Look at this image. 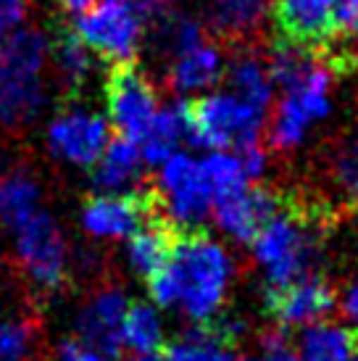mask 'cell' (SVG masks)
Here are the masks:
<instances>
[{
	"instance_id": "21",
	"label": "cell",
	"mask_w": 358,
	"mask_h": 361,
	"mask_svg": "<svg viewBox=\"0 0 358 361\" xmlns=\"http://www.w3.org/2000/svg\"><path fill=\"white\" fill-rule=\"evenodd\" d=\"M121 341L124 351L132 353H161L163 343V327H161L159 311L145 301L127 303L124 319H121Z\"/></svg>"
},
{
	"instance_id": "29",
	"label": "cell",
	"mask_w": 358,
	"mask_h": 361,
	"mask_svg": "<svg viewBox=\"0 0 358 361\" xmlns=\"http://www.w3.org/2000/svg\"><path fill=\"white\" fill-rule=\"evenodd\" d=\"M37 361H95V356L77 338H63L56 345H45Z\"/></svg>"
},
{
	"instance_id": "13",
	"label": "cell",
	"mask_w": 358,
	"mask_h": 361,
	"mask_svg": "<svg viewBox=\"0 0 358 361\" xmlns=\"http://www.w3.org/2000/svg\"><path fill=\"white\" fill-rule=\"evenodd\" d=\"M338 290L327 277L306 274L285 285H266L264 311L277 327H295L324 319L335 309Z\"/></svg>"
},
{
	"instance_id": "35",
	"label": "cell",
	"mask_w": 358,
	"mask_h": 361,
	"mask_svg": "<svg viewBox=\"0 0 358 361\" xmlns=\"http://www.w3.org/2000/svg\"><path fill=\"white\" fill-rule=\"evenodd\" d=\"M135 361H166L163 356H159V353H140Z\"/></svg>"
},
{
	"instance_id": "2",
	"label": "cell",
	"mask_w": 358,
	"mask_h": 361,
	"mask_svg": "<svg viewBox=\"0 0 358 361\" xmlns=\"http://www.w3.org/2000/svg\"><path fill=\"white\" fill-rule=\"evenodd\" d=\"M335 224V209L327 203L279 195V206L253 235L256 261L266 269L268 285H285L314 274L321 245Z\"/></svg>"
},
{
	"instance_id": "25",
	"label": "cell",
	"mask_w": 358,
	"mask_h": 361,
	"mask_svg": "<svg viewBox=\"0 0 358 361\" xmlns=\"http://www.w3.org/2000/svg\"><path fill=\"white\" fill-rule=\"evenodd\" d=\"M221 59L219 51L211 45H195L190 51L179 53L177 63L171 69V85L177 90H200L219 80Z\"/></svg>"
},
{
	"instance_id": "20",
	"label": "cell",
	"mask_w": 358,
	"mask_h": 361,
	"mask_svg": "<svg viewBox=\"0 0 358 361\" xmlns=\"http://www.w3.org/2000/svg\"><path fill=\"white\" fill-rule=\"evenodd\" d=\"M268 0H211V32L221 40H250L261 32Z\"/></svg>"
},
{
	"instance_id": "3",
	"label": "cell",
	"mask_w": 358,
	"mask_h": 361,
	"mask_svg": "<svg viewBox=\"0 0 358 361\" xmlns=\"http://www.w3.org/2000/svg\"><path fill=\"white\" fill-rule=\"evenodd\" d=\"M13 232L11 271L24 285V298L42 309V303L63 293L71 282L66 232L48 211H35Z\"/></svg>"
},
{
	"instance_id": "34",
	"label": "cell",
	"mask_w": 358,
	"mask_h": 361,
	"mask_svg": "<svg viewBox=\"0 0 358 361\" xmlns=\"http://www.w3.org/2000/svg\"><path fill=\"white\" fill-rule=\"evenodd\" d=\"M56 3H58L66 13H82V11H87L95 0H56Z\"/></svg>"
},
{
	"instance_id": "28",
	"label": "cell",
	"mask_w": 358,
	"mask_h": 361,
	"mask_svg": "<svg viewBox=\"0 0 358 361\" xmlns=\"http://www.w3.org/2000/svg\"><path fill=\"white\" fill-rule=\"evenodd\" d=\"M200 169L206 174V182L211 188V201L229 195V192L240 190L248 185V174L242 169L237 156H229V153H214L209 159L200 161Z\"/></svg>"
},
{
	"instance_id": "10",
	"label": "cell",
	"mask_w": 358,
	"mask_h": 361,
	"mask_svg": "<svg viewBox=\"0 0 358 361\" xmlns=\"http://www.w3.org/2000/svg\"><path fill=\"white\" fill-rule=\"evenodd\" d=\"M329 66L319 61L316 66L298 82L285 90V98L279 101L271 130H268V145L274 151H290L295 148L309 130L311 121L324 116L329 111Z\"/></svg>"
},
{
	"instance_id": "27",
	"label": "cell",
	"mask_w": 358,
	"mask_h": 361,
	"mask_svg": "<svg viewBox=\"0 0 358 361\" xmlns=\"http://www.w3.org/2000/svg\"><path fill=\"white\" fill-rule=\"evenodd\" d=\"M53 59H56L61 80L66 82L69 87H80V85H85V80L90 77V71H92V56H90V48L74 35V32L61 35L58 42H56V51H53Z\"/></svg>"
},
{
	"instance_id": "4",
	"label": "cell",
	"mask_w": 358,
	"mask_h": 361,
	"mask_svg": "<svg viewBox=\"0 0 358 361\" xmlns=\"http://www.w3.org/2000/svg\"><path fill=\"white\" fill-rule=\"evenodd\" d=\"M48 40L35 30L0 35V127H24L42 106Z\"/></svg>"
},
{
	"instance_id": "32",
	"label": "cell",
	"mask_w": 358,
	"mask_h": 361,
	"mask_svg": "<svg viewBox=\"0 0 358 361\" xmlns=\"http://www.w3.org/2000/svg\"><path fill=\"white\" fill-rule=\"evenodd\" d=\"M342 314L348 317L350 322H356L358 324V282H353L348 290L342 293Z\"/></svg>"
},
{
	"instance_id": "14",
	"label": "cell",
	"mask_w": 358,
	"mask_h": 361,
	"mask_svg": "<svg viewBox=\"0 0 358 361\" xmlns=\"http://www.w3.org/2000/svg\"><path fill=\"white\" fill-rule=\"evenodd\" d=\"M48 145L58 159L77 166H92L109 145V124L87 111H63L50 124Z\"/></svg>"
},
{
	"instance_id": "17",
	"label": "cell",
	"mask_w": 358,
	"mask_h": 361,
	"mask_svg": "<svg viewBox=\"0 0 358 361\" xmlns=\"http://www.w3.org/2000/svg\"><path fill=\"white\" fill-rule=\"evenodd\" d=\"M45 345L40 306L24 301L19 314L0 317V361H37Z\"/></svg>"
},
{
	"instance_id": "19",
	"label": "cell",
	"mask_w": 358,
	"mask_h": 361,
	"mask_svg": "<svg viewBox=\"0 0 358 361\" xmlns=\"http://www.w3.org/2000/svg\"><path fill=\"white\" fill-rule=\"evenodd\" d=\"M40 180L30 166H13L0 177V230H16L37 211Z\"/></svg>"
},
{
	"instance_id": "33",
	"label": "cell",
	"mask_w": 358,
	"mask_h": 361,
	"mask_svg": "<svg viewBox=\"0 0 358 361\" xmlns=\"http://www.w3.org/2000/svg\"><path fill=\"white\" fill-rule=\"evenodd\" d=\"M259 361H300L295 353H290L288 345H271V348H264V356Z\"/></svg>"
},
{
	"instance_id": "7",
	"label": "cell",
	"mask_w": 358,
	"mask_h": 361,
	"mask_svg": "<svg viewBox=\"0 0 358 361\" xmlns=\"http://www.w3.org/2000/svg\"><path fill=\"white\" fill-rule=\"evenodd\" d=\"M71 32L90 51L109 59L111 63L130 61L137 51L142 16L135 0H95L87 11H82Z\"/></svg>"
},
{
	"instance_id": "15",
	"label": "cell",
	"mask_w": 358,
	"mask_h": 361,
	"mask_svg": "<svg viewBox=\"0 0 358 361\" xmlns=\"http://www.w3.org/2000/svg\"><path fill=\"white\" fill-rule=\"evenodd\" d=\"M279 195L271 188H240V190L214 198L211 209L214 216L219 221V227L229 232L232 238H237L242 243H250L253 235L261 230V224L274 214L279 206Z\"/></svg>"
},
{
	"instance_id": "1",
	"label": "cell",
	"mask_w": 358,
	"mask_h": 361,
	"mask_svg": "<svg viewBox=\"0 0 358 361\" xmlns=\"http://www.w3.org/2000/svg\"><path fill=\"white\" fill-rule=\"evenodd\" d=\"M232 280V261L216 240L200 230H182L171 256L148 280L150 298L169 309L177 306L187 319L216 317Z\"/></svg>"
},
{
	"instance_id": "8",
	"label": "cell",
	"mask_w": 358,
	"mask_h": 361,
	"mask_svg": "<svg viewBox=\"0 0 358 361\" xmlns=\"http://www.w3.org/2000/svg\"><path fill=\"white\" fill-rule=\"evenodd\" d=\"M127 311V298L109 274L103 280L87 285V295L77 314V341L87 348L95 361H121V319Z\"/></svg>"
},
{
	"instance_id": "31",
	"label": "cell",
	"mask_w": 358,
	"mask_h": 361,
	"mask_svg": "<svg viewBox=\"0 0 358 361\" xmlns=\"http://www.w3.org/2000/svg\"><path fill=\"white\" fill-rule=\"evenodd\" d=\"M335 11H338L340 30L358 21V0H335Z\"/></svg>"
},
{
	"instance_id": "24",
	"label": "cell",
	"mask_w": 358,
	"mask_h": 361,
	"mask_svg": "<svg viewBox=\"0 0 358 361\" xmlns=\"http://www.w3.org/2000/svg\"><path fill=\"white\" fill-rule=\"evenodd\" d=\"M324 174L340 198V209H358V137L338 142L329 151Z\"/></svg>"
},
{
	"instance_id": "26",
	"label": "cell",
	"mask_w": 358,
	"mask_h": 361,
	"mask_svg": "<svg viewBox=\"0 0 358 361\" xmlns=\"http://www.w3.org/2000/svg\"><path fill=\"white\" fill-rule=\"evenodd\" d=\"M229 82L235 87V95L242 101L264 109L271 101V74L266 61L259 56H240L229 66Z\"/></svg>"
},
{
	"instance_id": "36",
	"label": "cell",
	"mask_w": 358,
	"mask_h": 361,
	"mask_svg": "<svg viewBox=\"0 0 358 361\" xmlns=\"http://www.w3.org/2000/svg\"><path fill=\"white\" fill-rule=\"evenodd\" d=\"M356 356H358V332H356Z\"/></svg>"
},
{
	"instance_id": "16",
	"label": "cell",
	"mask_w": 358,
	"mask_h": 361,
	"mask_svg": "<svg viewBox=\"0 0 358 361\" xmlns=\"http://www.w3.org/2000/svg\"><path fill=\"white\" fill-rule=\"evenodd\" d=\"M140 156L137 142L127 140V137H116L111 140L100 159L95 161L92 169V188L98 195H113V192H130L135 190L145 177H140Z\"/></svg>"
},
{
	"instance_id": "30",
	"label": "cell",
	"mask_w": 358,
	"mask_h": 361,
	"mask_svg": "<svg viewBox=\"0 0 358 361\" xmlns=\"http://www.w3.org/2000/svg\"><path fill=\"white\" fill-rule=\"evenodd\" d=\"M27 0H0V35H8L24 21Z\"/></svg>"
},
{
	"instance_id": "9",
	"label": "cell",
	"mask_w": 358,
	"mask_h": 361,
	"mask_svg": "<svg viewBox=\"0 0 358 361\" xmlns=\"http://www.w3.org/2000/svg\"><path fill=\"white\" fill-rule=\"evenodd\" d=\"M106 106L109 119L121 137L140 142L159 111L156 90L140 71L135 59L113 61L106 74Z\"/></svg>"
},
{
	"instance_id": "6",
	"label": "cell",
	"mask_w": 358,
	"mask_h": 361,
	"mask_svg": "<svg viewBox=\"0 0 358 361\" xmlns=\"http://www.w3.org/2000/svg\"><path fill=\"white\" fill-rule=\"evenodd\" d=\"M166 216L156 180H142L130 192L92 195L82 206V227L92 238H127L150 219Z\"/></svg>"
},
{
	"instance_id": "11",
	"label": "cell",
	"mask_w": 358,
	"mask_h": 361,
	"mask_svg": "<svg viewBox=\"0 0 358 361\" xmlns=\"http://www.w3.org/2000/svg\"><path fill=\"white\" fill-rule=\"evenodd\" d=\"M156 188L163 203V214L182 230H192V224L203 221L211 211V188L206 174L198 161L185 153H171L163 161Z\"/></svg>"
},
{
	"instance_id": "5",
	"label": "cell",
	"mask_w": 358,
	"mask_h": 361,
	"mask_svg": "<svg viewBox=\"0 0 358 361\" xmlns=\"http://www.w3.org/2000/svg\"><path fill=\"white\" fill-rule=\"evenodd\" d=\"M185 137L198 148H248L261 137L264 109L237 95H209L179 103Z\"/></svg>"
},
{
	"instance_id": "12",
	"label": "cell",
	"mask_w": 358,
	"mask_h": 361,
	"mask_svg": "<svg viewBox=\"0 0 358 361\" xmlns=\"http://www.w3.org/2000/svg\"><path fill=\"white\" fill-rule=\"evenodd\" d=\"M271 21L277 40L321 56L340 35L335 0H274Z\"/></svg>"
},
{
	"instance_id": "23",
	"label": "cell",
	"mask_w": 358,
	"mask_h": 361,
	"mask_svg": "<svg viewBox=\"0 0 358 361\" xmlns=\"http://www.w3.org/2000/svg\"><path fill=\"white\" fill-rule=\"evenodd\" d=\"M185 137V119H182V109H163L156 111V116L150 121L148 132L142 135V140L137 142L140 156L150 166H159L169 159L171 153L177 151V142Z\"/></svg>"
},
{
	"instance_id": "22",
	"label": "cell",
	"mask_w": 358,
	"mask_h": 361,
	"mask_svg": "<svg viewBox=\"0 0 358 361\" xmlns=\"http://www.w3.org/2000/svg\"><path fill=\"white\" fill-rule=\"evenodd\" d=\"M300 361H358L356 332L338 324H314L300 338Z\"/></svg>"
},
{
	"instance_id": "18",
	"label": "cell",
	"mask_w": 358,
	"mask_h": 361,
	"mask_svg": "<svg viewBox=\"0 0 358 361\" xmlns=\"http://www.w3.org/2000/svg\"><path fill=\"white\" fill-rule=\"evenodd\" d=\"M179 232H182V227H177L169 216L150 219L137 232H132L130 245H127L132 269L137 271L140 277L150 280L171 256V248L177 243Z\"/></svg>"
}]
</instances>
